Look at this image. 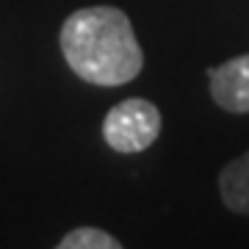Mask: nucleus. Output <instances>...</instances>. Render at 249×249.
Listing matches in <instances>:
<instances>
[{
	"label": "nucleus",
	"mask_w": 249,
	"mask_h": 249,
	"mask_svg": "<svg viewBox=\"0 0 249 249\" xmlns=\"http://www.w3.org/2000/svg\"><path fill=\"white\" fill-rule=\"evenodd\" d=\"M70 70L94 86H122L142 72L144 53L130 17L114 6L72 11L58 34Z\"/></svg>",
	"instance_id": "f257e3e1"
},
{
	"label": "nucleus",
	"mask_w": 249,
	"mask_h": 249,
	"mask_svg": "<svg viewBox=\"0 0 249 249\" xmlns=\"http://www.w3.org/2000/svg\"><path fill=\"white\" fill-rule=\"evenodd\" d=\"M219 191H222V199L230 211L249 213V150L222 169Z\"/></svg>",
	"instance_id": "20e7f679"
},
{
	"label": "nucleus",
	"mask_w": 249,
	"mask_h": 249,
	"mask_svg": "<svg viewBox=\"0 0 249 249\" xmlns=\"http://www.w3.org/2000/svg\"><path fill=\"white\" fill-rule=\"evenodd\" d=\"M211 97L230 114H249V55H235L230 61L211 67Z\"/></svg>",
	"instance_id": "7ed1b4c3"
},
{
	"label": "nucleus",
	"mask_w": 249,
	"mask_h": 249,
	"mask_svg": "<svg viewBox=\"0 0 249 249\" xmlns=\"http://www.w3.org/2000/svg\"><path fill=\"white\" fill-rule=\"evenodd\" d=\"M160 136V111L150 100L130 97L116 103L103 119V139L116 152H142Z\"/></svg>",
	"instance_id": "f03ea898"
},
{
	"label": "nucleus",
	"mask_w": 249,
	"mask_h": 249,
	"mask_svg": "<svg viewBox=\"0 0 249 249\" xmlns=\"http://www.w3.org/2000/svg\"><path fill=\"white\" fill-rule=\"evenodd\" d=\"M122 244L100 227H78L58 241V249H119Z\"/></svg>",
	"instance_id": "39448f33"
}]
</instances>
